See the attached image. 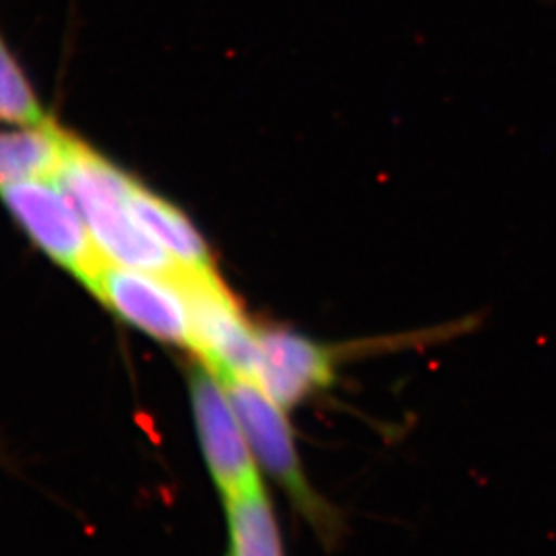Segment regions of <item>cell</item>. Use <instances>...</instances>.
<instances>
[{
  "label": "cell",
  "instance_id": "cell-11",
  "mask_svg": "<svg viewBox=\"0 0 556 556\" xmlns=\"http://www.w3.org/2000/svg\"><path fill=\"white\" fill-rule=\"evenodd\" d=\"M0 119L26 127L51 124L33 94L26 76L0 40Z\"/></svg>",
  "mask_w": 556,
  "mask_h": 556
},
{
  "label": "cell",
  "instance_id": "cell-5",
  "mask_svg": "<svg viewBox=\"0 0 556 556\" xmlns=\"http://www.w3.org/2000/svg\"><path fill=\"white\" fill-rule=\"evenodd\" d=\"M192 407L210 476L225 501L264 488L247 432L219 376L206 367L192 376Z\"/></svg>",
  "mask_w": 556,
  "mask_h": 556
},
{
  "label": "cell",
  "instance_id": "cell-4",
  "mask_svg": "<svg viewBox=\"0 0 556 556\" xmlns=\"http://www.w3.org/2000/svg\"><path fill=\"white\" fill-rule=\"evenodd\" d=\"M5 206L33 241L81 282H91L105 255L100 252L80 210L56 181L29 179L0 187Z\"/></svg>",
  "mask_w": 556,
  "mask_h": 556
},
{
  "label": "cell",
  "instance_id": "cell-7",
  "mask_svg": "<svg viewBox=\"0 0 556 556\" xmlns=\"http://www.w3.org/2000/svg\"><path fill=\"white\" fill-rule=\"evenodd\" d=\"M261 365L255 383L280 407H296L332 386L337 362L331 351L309 338L286 329H261Z\"/></svg>",
  "mask_w": 556,
  "mask_h": 556
},
{
  "label": "cell",
  "instance_id": "cell-2",
  "mask_svg": "<svg viewBox=\"0 0 556 556\" xmlns=\"http://www.w3.org/2000/svg\"><path fill=\"white\" fill-rule=\"evenodd\" d=\"M187 304L193 353L220 380H257L258 331L214 269L182 271L176 280Z\"/></svg>",
  "mask_w": 556,
  "mask_h": 556
},
{
  "label": "cell",
  "instance_id": "cell-3",
  "mask_svg": "<svg viewBox=\"0 0 556 556\" xmlns=\"http://www.w3.org/2000/svg\"><path fill=\"white\" fill-rule=\"evenodd\" d=\"M230 394L231 403L241 419L248 441L258 466L282 488L294 508L315 526L316 530H331V509L313 490L300 459L293 428L286 408L280 407L263 387L252 380L230 378L220 380Z\"/></svg>",
  "mask_w": 556,
  "mask_h": 556
},
{
  "label": "cell",
  "instance_id": "cell-1",
  "mask_svg": "<svg viewBox=\"0 0 556 556\" xmlns=\"http://www.w3.org/2000/svg\"><path fill=\"white\" fill-rule=\"evenodd\" d=\"M130 181L113 163L67 136L56 182L80 210L100 252L113 263L176 282L185 269L136 219L129 204Z\"/></svg>",
  "mask_w": 556,
  "mask_h": 556
},
{
  "label": "cell",
  "instance_id": "cell-8",
  "mask_svg": "<svg viewBox=\"0 0 556 556\" xmlns=\"http://www.w3.org/2000/svg\"><path fill=\"white\" fill-rule=\"evenodd\" d=\"M129 204L136 219L163 244L185 271L214 269L203 237L174 204L149 192L135 179L130 181Z\"/></svg>",
  "mask_w": 556,
  "mask_h": 556
},
{
  "label": "cell",
  "instance_id": "cell-6",
  "mask_svg": "<svg viewBox=\"0 0 556 556\" xmlns=\"http://www.w3.org/2000/svg\"><path fill=\"white\" fill-rule=\"evenodd\" d=\"M87 288L124 320L161 342L190 349L187 304L176 282L105 258Z\"/></svg>",
  "mask_w": 556,
  "mask_h": 556
},
{
  "label": "cell",
  "instance_id": "cell-9",
  "mask_svg": "<svg viewBox=\"0 0 556 556\" xmlns=\"http://www.w3.org/2000/svg\"><path fill=\"white\" fill-rule=\"evenodd\" d=\"M67 135L53 124L0 135V187L29 179L56 181Z\"/></svg>",
  "mask_w": 556,
  "mask_h": 556
},
{
  "label": "cell",
  "instance_id": "cell-10",
  "mask_svg": "<svg viewBox=\"0 0 556 556\" xmlns=\"http://www.w3.org/2000/svg\"><path fill=\"white\" fill-rule=\"evenodd\" d=\"M226 556H283L282 535L266 488L225 501Z\"/></svg>",
  "mask_w": 556,
  "mask_h": 556
}]
</instances>
